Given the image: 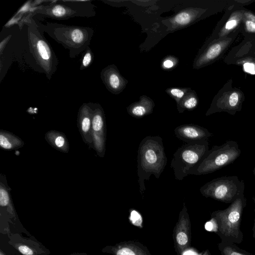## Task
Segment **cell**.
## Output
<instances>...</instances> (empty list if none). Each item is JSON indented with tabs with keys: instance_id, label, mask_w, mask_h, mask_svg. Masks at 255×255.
<instances>
[{
	"instance_id": "28",
	"label": "cell",
	"mask_w": 255,
	"mask_h": 255,
	"mask_svg": "<svg viewBox=\"0 0 255 255\" xmlns=\"http://www.w3.org/2000/svg\"><path fill=\"white\" fill-rule=\"evenodd\" d=\"M244 68L246 72L255 74V64L254 63H246L244 65Z\"/></svg>"
},
{
	"instance_id": "19",
	"label": "cell",
	"mask_w": 255,
	"mask_h": 255,
	"mask_svg": "<svg viewBox=\"0 0 255 255\" xmlns=\"http://www.w3.org/2000/svg\"><path fill=\"white\" fill-rule=\"evenodd\" d=\"M93 53L91 49L88 47L85 51L82 58L81 65L80 69H84L88 67L92 63L93 60Z\"/></svg>"
},
{
	"instance_id": "13",
	"label": "cell",
	"mask_w": 255,
	"mask_h": 255,
	"mask_svg": "<svg viewBox=\"0 0 255 255\" xmlns=\"http://www.w3.org/2000/svg\"><path fill=\"white\" fill-rule=\"evenodd\" d=\"M154 106V103L151 99L143 95L140 97L138 101L128 106L127 110L131 117L139 119L151 114L153 112Z\"/></svg>"
},
{
	"instance_id": "25",
	"label": "cell",
	"mask_w": 255,
	"mask_h": 255,
	"mask_svg": "<svg viewBox=\"0 0 255 255\" xmlns=\"http://www.w3.org/2000/svg\"><path fill=\"white\" fill-rule=\"evenodd\" d=\"M205 228L208 231L215 232L216 233L218 231V228L215 219L212 218L210 221L206 222Z\"/></svg>"
},
{
	"instance_id": "16",
	"label": "cell",
	"mask_w": 255,
	"mask_h": 255,
	"mask_svg": "<svg viewBox=\"0 0 255 255\" xmlns=\"http://www.w3.org/2000/svg\"><path fill=\"white\" fill-rule=\"evenodd\" d=\"M221 255H251L248 252L242 250L233 243L221 241L218 245Z\"/></svg>"
},
{
	"instance_id": "5",
	"label": "cell",
	"mask_w": 255,
	"mask_h": 255,
	"mask_svg": "<svg viewBox=\"0 0 255 255\" xmlns=\"http://www.w3.org/2000/svg\"><path fill=\"white\" fill-rule=\"evenodd\" d=\"M27 16L24 21L28 27V42L30 51L36 60V63L50 79L56 70L58 60L33 17L30 14Z\"/></svg>"
},
{
	"instance_id": "22",
	"label": "cell",
	"mask_w": 255,
	"mask_h": 255,
	"mask_svg": "<svg viewBox=\"0 0 255 255\" xmlns=\"http://www.w3.org/2000/svg\"><path fill=\"white\" fill-rule=\"evenodd\" d=\"M239 104V95L234 92L230 96L228 99V105L230 109H236Z\"/></svg>"
},
{
	"instance_id": "32",
	"label": "cell",
	"mask_w": 255,
	"mask_h": 255,
	"mask_svg": "<svg viewBox=\"0 0 255 255\" xmlns=\"http://www.w3.org/2000/svg\"><path fill=\"white\" fill-rule=\"evenodd\" d=\"M252 199L253 200V201L255 203V196L252 198ZM254 211H255V218H254V225H253V229H252V231H253V237L254 238H255V208Z\"/></svg>"
},
{
	"instance_id": "17",
	"label": "cell",
	"mask_w": 255,
	"mask_h": 255,
	"mask_svg": "<svg viewBox=\"0 0 255 255\" xmlns=\"http://www.w3.org/2000/svg\"><path fill=\"white\" fill-rule=\"evenodd\" d=\"M221 51V46L219 44H214L203 54L194 64V67H199L202 65L214 59L218 56Z\"/></svg>"
},
{
	"instance_id": "1",
	"label": "cell",
	"mask_w": 255,
	"mask_h": 255,
	"mask_svg": "<svg viewBox=\"0 0 255 255\" xmlns=\"http://www.w3.org/2000/svg\"><path fill=\"white\" fill-rule=\"evenodd\" d=\"M167 164L162 139L159 136H147L140 141L137 150V172L139 190L143 194L145 180L153 175L158 179Z\"/></svg>"
},
{
	"instance_id": "36",
	"label": "cell",
	"mask_w": 255,
	"mask_h": 255,
	"mask_svg": "<svg viewBox=\"0 0 255 255\" xmlns=\"http://www.w3.org/2000/svg\"><path fill=\"white\" fill-rule=\"evenodd\" d=\"M253 172L254 175L255 176V167H254V168L253 170Z\"/></svg>"
},
{
	"instance_id": "20",
	"label": "cell",
	"mask_w": 255,
	"mask_h": 255,
	"mask_svg": "<svg viewBox=\"0 0 255 255\" xmlns=\"http://www.w3.org/2000/svg\"><path fill=\"white\" fill-rule=\"evenodd\" d=\"M178 63V60L174 57L168 56L162 62V67L165 69L173 68Z\"/></svg>"
},
{
	"instance_id": "18",
	"label": "cell",
	"mask_w": 255,
	"mask_h": 255,
	"mask_svg": "<svg viewBox=\"0 0 255 255\" xmlns=\"http://www.w3.org/2000/svg\"><path fill=\"white\" fill-rule=\"evenodd\" d=\"M189 89V88L171 87L167 89L166 92L178 104L185 96Z\"/></svg>"
},
{
	"instance_id": "2",
	"label": "cell",
	"mask_w": 255,
	"mask_h": 255,
	"mask_svg": "<svg viewBox=\"0 0 255 255\" xmlns=\"http://www.w3.org/2000/svg\"><path fill=\"white\" fill-rule=\"evenodd\" d=\"M51 38L69 50V56L74 58L89 47L94 33L92 28L47 22L37 24Z\"/></svg>"
},
{
	"instance_id": "10",
	"label": "cell",
	"mask_w": 255,
	"mask_h": 255,
	"mask_svg": "<svg viewBox=\"0 0 255 255\" xmlns=\"http://www.w3.org/2000/svg\"><path fill=\"white\" fill-rule=\"evenodd\" d=\"M176 137L186 143L208 140L213 135L207 128L194 124H184L174 129Z\"/></svg>"
},
{
	"instance_id": "3",
	"label": "cell",
	"mask_w": 255,
	"mask_h": 255,
	"mask_svg": "<svg viewBox=\"0 0 255 255\" xmlns=\"http://www.w3.org/2000/svg\"><path fill=\"white\" fill-rule=\"evenodd\" d=\"M247 205L245 195L237 198L226 209L213 212L211 216L216 221V234L221 241L241 244L244 238L241 223L244 208Z\"/></svg>"
},
{
	"instance_id": "33",
	"label": "cell",
	"mask_w": 255,
	"mask_h": 255,
	"mask_svg": "<svg viewBox=\"0 0 255 255\" xmlns=\"http://www.w3.org/2000/svg\"><path fill=\"white\" fill-rule=\"evenodd\" d=\"M68 255H89L85 253H73Z\"/></svg>"
},
{
	"instance_id": "23",
	"label": "cell",
	"mask_w": 255,
	"mask_h": 255,
	"mask_svg": "<svg viewBox=\"0 0 255 255\" xmlns=\"http://www.w3.org/2000/svg\"><path fill=\"white\" fill-rule=\"evenodd\" d=\"M0 145L5 149H10L12 147V144L11 143L9 139L4 134L0 135Z\"/></svg>"
},
{
	"instance_id": "9",
	"label": "cell",
	"mask_w": 255,
	"mask_h": 255,
	"mask_svg": "<svg viewBox=\"0 0 255 255\" xmlns=\"http://www.w3.org/2000/svg\"><path fill=\"white\" fill-rule=\"evenodd\" d=\"M8 244L21 255H49L50 251L33 236L25 237L19 233L7 235Z\"/></svg>"
},
{
	"instance_id": "15",
	"label": "cell",
	"mask_w": 255,
	"mask_h": 255,
	"mask_svg": "<svg viewBox=\"0 0 255 255\" xmlns=\"http://www.w3.org/2000/svg\"><path fill=\"white\" fill-rule=\"evenodd\" d=\"M198 104V99L196 93L189 88L185 96L177 104V109L179 113H182L185 110H193Z\"/></svg>"
},
{
	"instance_id": "6",
	"label": "cell",
	"mask_w": 255,
	"mask_h": 255,
	"mask_svg": "<svg viewBox=\"0 0 255 255\" xmlns=\"http://www.w3.org/2000/svg\"><path fill=\"white\" fill-rule=\"evenodd\" d=\"M209 150L208 140L186 143L173 154L170 167L176 179L182 180L190 169L197 164Z\"/></svg>"
},
{
	"instance_id": "21",
	"label": "cell",
	"mask_w": 255,
	"mask_h": 255,
	"mask_svg": "<svg viewBox=\"0 0 255 255\" xmlns=\"http://www.w3.org/2000/svg\"><path fill=\"white\" fill-rule=\"evenodd\" d=\"M11 202L8 192L3 188L0 189V206L4 207Z\"/></svg>"
},
{
	"instance_id": "37",
	"label": "cell",
	"mask_w": 255,
	"mask_h": 255,
	"mask_svg": "<svg viewBox=\"0 0 255 255\" xmlns=\"http://www.w3.org/2000/svg\"><path fill=\"white\" fill-rule=\"evenodd\" d=\"M204 255H208V254L207 252H206L205 254Z\"/></svg>"
},
{
	"instance_id": "7",
	"label": "cell",
	"mask_w": 255,
	"mask_h": 255,
	"mask_svg": "<svg viewBox=\"0 0 255 255\" xmlns=\"http://www.w3.org/2000/svg\"><path fill=\"white\" fill-rule=\"evenodd\" d=\"M31 8L30 14L56 19H67L76 16H92L95 15L94 5L89 1L62 0L58 3Z\"/></svg>"
},
{
	"instance_id": "34",
	"label": "cell",
	"mask_w": 255,
	"mask_h": 255,
	"mask_svg": "<svg viewBox=\"0 0 255 255\" xmlns=\"http://www.w3.org/2000/svg\"><path fill=\"white\" fill-rule=\"evenodd\" d=\"M183 255H197L195 253L188 251L184 254Z\"/></svg>"
},
{
	"instance_id": "30",
	"label": "cell",
	"mask_w": 255,
	"mask_h": 255,
	"mask_svg": "<svg viewBox=\"0 0 255 255\" xmlns=\"http://www.w3.org/2000/svg\"><path fill=\"white\" fill-rule=\"evenodd\" d=\"M246 27L247 30L250 32H255V23L248 20L246 22Z\"/></svg>"
},
{
	"instance_id": "11",
	"label": "cell",
	"mask_w": 255,
	"mask_h": 255,
	"mask_svg": "<svg viewBox=\"0 0 255 255\" xmlns=\"http://www.w3.org/2000/svg\"><path fill=\"white\" fill-rule=\"evenodd\" d=\"M101 78L107 89L114 94L122 92L128 83V81L120 74L114 64L109 65L102 70Z\"/></svg>"
},
{
	"instance_id": "35",
	"label": "cell",
	"mask_w": 255,
	"mask_h": 255,
	"mask_svg": "<svg viewBox=\"0 0 255 255\" xmlns=\"http://www.w3.org/2000/svg\"><path fill=\"white\" fill-rule=\"evenodd\" d=\"M0 255H7L6 253L2 250L1 249H0Z\"/></svg>"
},
{
	"instance_id": "31",
	"label": "cell",
	"mask_w": 255,
	"mask_h": 255,
	"mask_svg": "<svg viewBox=\"0 0 255 255\" xmlns=\"http://www.w3.org/2000/svg\"><path fill=\"white\" fill-rule=\"evenodd\" d=\"M237 24V22L236 20H230L227 22L225 27L226 29L230 30L234 28Z\"/></svg>"
},
{
	"instance_id": "27",
	"label": "cell",
	"mask_w": 255,
	"mask_h": 255,
	"mask_svg": "<svg viewBox=\"0 0 255 255\" xmlns=\"http://www.w3.org/2000/svg\"><path fill=\"white\" fill-rule=\"evenodd\" d=\"M116 255H135L134 252L128 248L119 249L115 252Z\"/></svg>"
},
{
	"instance_id": "26",
	"label": "cell",
	"mask_w": 255,
	"mask_h": 255,
	"mask_svg": "<svg viewBox=\"0 0 255 255\" xmlns=\"http://www.w3.org/2000/svg\"><path fill=\"white\" fill-rule=\"evenodd\" d=\"M176 240L179 245H184L188 242V237L185 233L181 232L177 234Z\"/></svg>"
},
{
	"instance_id": "8",
	"label": "cell",
	"mask_w": 255,
	"mask_h": 255,
	"mask_svg": "<svg viewBox=\"0 0 255 255\" xmlns=\"http://www.w3.org/2000/svg\"><path fill=\"white\" fill-rule=\"evenodd\" d=\"M245 182L237 176H225L208 182L200 188L201 194L225 203L244 195Z\"/></svg>"
},
{
	"instance_id": "4",
	"label": "cell",
	"mask_w": 255,
	"mask_h": 255,
	"mask_svg": "<svg viewBox=\"0 0 255 255\" xmlns=\"http://www.w3.org/2000/svg\"><path fill=\"white\" fill-rule=\"evenodd\" d=\"M241 153L236 141L227 140L221 145L209 149L195 166L188 171V174L201 175L212 173L233 163Z\"/></svg>"
},
{
	"instance_id": "24",
	"label": "cell",
	"mask_w": 255,
	"mask_h": 255,
	"mask_svg": "<svg viewBox=\"0 0 255 255\" xmlns=\"http://www.w3.org/2000/svg\"><path fill=\"white\" fill-rule=\"evenodd\" d=\"M130 219L132 224L136 226H139L142 223V218L140 215L135 210H132L131 212Z\"/></svg>"
},
{
	"instance_id": "29",
	"label": "cell",
	"mask_w": 255,
	"mask_h": 255,
	"mask_svg": "<svg viewBox=\"0 0 255 255\" xmlns=\"http://www.w3.org/2000/svg\"><path fill=\"white\" fill-rule=\"evenodd\" d=\"M55 144L58 147L63 146L65 144V139L62 136H58L55 139Z\"/></svg>"
},
{
	"instance_id": "14",
	"label": "cell",
	"mask_w": 255,
	"mask_h": 255,
	"mask_svg": "<svg viewBox=\"0 0 255 255\" xmlns=\"http://www.w3.org/2000/svg\"><path fill=\"white\" fill-rule=\"evenodd\" d=\"M198 13L196 9L192 8L180 11L169 19L171 28L176 30L188 26L196 19Z\"/></svg>"
},
{
	"instance_id": "12",
	"label": "cell",
	"mask_w": 255,
	"mask_h": 255,
	"mask_svg": "<svg viewBox=\"0 0 255 255\" xmlns=\"http://www.w3.org/2000/svg\"><path fill=\"white\" fill-rule=\"evenodd\" d=\"M92 129L98 134L96 141L100 153L105 150V121L103 109L99 104H94L92 119Z\"/></svg>"
}]
</instances>
